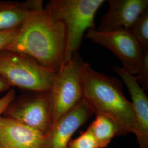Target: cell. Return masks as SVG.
I'll use <instances>...</instances> for the list:
<instances>
[{"label": "cell", "instance_id": "1", "mask_svg": "<svg viewBox=\"0 0 148 148\" xmlns=\"http://www.w3.org/2000/svg\"><path fill=\"white\" fill-rule=\"evenodd\" d=\"M66 33L63 24L51 16L36 0L17 35L4 50L31 57L54 73L64 63Z\"/></svg>", "mask_w": 148, "mask_h": 148}, {"label": "cell", "instance_id": "2", "mask_svg": "<svg viewBox=\"0 0 148 148\" xmlns=\"http://www.w3.org/2000/svg\"><path fill=\"white\" fill-rule=\"evenodd\" d=\"M80 74L82 99L93 114L111 119L118 127L119 136L129 133L136 135L132 106L123 94L120 81L96 71L85 62Z\"/></svg>", "mask_w": 148, "mask_h": 148}, {"label": "cell", "instance_id": "3", "mask_svg": "<svg viewBox=\"0 0 148 148\" xmlns=\"http://www.w3.org/2000/svg\"><path fill=\"white\" fill-rule=\"evenodd\" d=\"M104 0H51L45 9L54 19L61 21L66 33L64 63L77 52L85 32L95 29V13Z\"/></svg>", "mask_w": 148, "mask_h": 148}, {"label": "cell", "instance_id": "4", "mask_svg": "<svg viewBox=\"0 0 148 148\" xmlns=\"http://www.w3.org/2000/svg\"><path fill=\"white\" fill-rule=\"evenodd\" d=\"M0 75L11 85L24 91H49L54 73L21 53L0 52Z\"/></svg>", "mask_w": 148, "mask_h": 148}, {"label": "cell", "instance_id": "5", "mask_svg": "<svg viewBox=\"0 0 148 148\" xmlns=\"http://www.w3.org/2000/svg\"><path fill=\"white\" fill-rule=\"evenodd\" d=\"M84 61L78 52L54 73L49 90L52 123L82 99L80 70Z\"/></svg>", "mask_w": 148, "mask_h": 148}, {"label": "cell", "instance_id": "6", "mask_svg": "<svg viewBox=\"0 0 148 148\" xmlns=\"http://www.w3.org/2000/svg\"><path fill=\"white\" fill-rule=\"evenodd\" d=\"M2 116L19 122L45 135L52 124L49 91H25L14 98Z\"/></svg>", "mask_w": 148, "mask_h": 148}, {"label": "cell", "instance_id": "7", "mask_svg": "<svg viewBox=\"0 0 148 148\" xmlns=\"http://www.w3.org/2000/svg\"><path fill=\"white\" fill-rule=\"evenodd\" d=\"M86 37L110 50L121 62V68L132 75H137L143 65L145 53L130 29L107 31L87 30Z\"/></svg>", "mask_w": 148, "mask_h": 148}, {"label": "cell", "instance_id": "8", "mask_svg": "<svg viewBox=\"0 0 148 148\" xmlns=\"http://www.w3.org/2000/svg\"><path fill=\"white\" fill-rule=\"evenodd\" d=\"M94 114L83 99L53 122L44 135L42 148H67L70 139Z\"/></svg>", "mask_w": 148, "mask_h": 148}, {"label": "cell", "instance_id": "9", "mask_svg": "<svg viewBox=\"0 0 148 148\" xmlns=\"http://www.w3.org/2000/svg\"><path fill=\"white\" fill-rule=\"evenodd\" d=\"M112 69L123 80L131 97L133 114L136 126L138 143L140 148H148V99L144 90L138 83L137 78L121 67Z\"/></svg>", "mask_w": 148, "mask_h": 148}, {"label": "cell", "instance_id": "10", "mask_svg": "<svg viewBox=\"0 0 148 148\" xmlns=\"http://www.w3.org/2000/svg\"><path fill=\"white\" fill-rule=\"evenodd\" d=\"M109 8L97 30L130 29L139 16L148 9V0H109Z\"/></svg>", "mask_w": 148, "mask_h": 148}, {"label": "cell", "instance_id": "11", "mask_svg": "<svg viewBox=\"0 0 148 148\" xmlns=\"http://www.w3.org/2000/svg\"><path fill=\"white\" fill-rule=\"evenodd\" d=\"M44 135L36 130L5 117H0L2 148H42Z\"/></svg>", "mask_w": 148, "mask_h": 148}, {"label": "cell", "instance_id": "12", "mask_svg": "<svg viewBox=\"0 0 148 148\" xmlns=\"http://www.w3.org/2000/svg\"><path fill=\"white\" fill-rule=\"evenodd\" d=\"M35 1L36 0L25 2L0 0V32L21 27Z\"/></svg>", "mask_w": 148, "mask_h": 148}, {"label": "cell", "instance_id": "13", "mask_svg": "<svg viewBox=\"0 0 148 148\" xmlns=\"http://www.w3.org/2000/svg\"><path fill=\"white\" fill-rule=\"evenodd\" d=\"M88 129L95 138L99 148H106L112 139L119 135L116 125L111 119L103 115H96L95 120Z\"/></svg>", "mask_w": 148, "mask_h": 148}, {"label": "cell", "instance_id": "14", "mask_svg": "<svg viewBox=\"0 0 148 148\" xmlns=\"http://www.w3.org/2000/svg\"><path fill=\"white\" fill-rule=\"evenodd\" d=\"M130 29L144 53H148V9L139 16Z\"/></svg>", "mask_w": 148, "mask_h": 148}, {"label": "cell", "instance_id": "15", "mask_svg": "<svg viewBox=\"0 0 148 148\" xmlns=\"http://www.w3.org/2000/svg\"><path fill=\"white\" fill-rule=\"evenodd\" d=\"M67 148H99V147L93 134L87 128L79 137L70 141Z\"/></svg>", "mask_w": 148, "mask_h": 148}, {"label": "cell", "instance_id": "16", "mask_svg": "<svg viewBox=\"0 0 148 148\" xmlns=\"http://www.w3.org/2000/svg\"><path fill=\"white\" fill-rule=\"evenodd\" d=\"M136 76L138 83L144 91L148 90V53H145L143 65Z\"/></svg>", "mask_w": 148, "mask_h": 148}, {"label": "cell", "instance_id": "17", "mask_svg": "<svg viewBox=\"0 0 148 148\" xmlns=\"http://www.w3.org/2000/svg\"><path fill=\"white\" fill-rule=\"evenodd\" d=\"M19 27L11 30L0 32V52L4 50L12 42L18 34Z\"/></svg>", "mask_w": 148, "mask_h": 148}, {"label": "cell", "instance_id": "18", "mask_svg": "<svg viewBox=\"0 0 148 148\" xmlns=\"http://www.w3.org/2000/svg\"><path fill=\"white\" fill-rule=\"evenodd\" d=\"M15 97L16 92L13 90H10L5 95L0 98V117L2 116L7 106Z\"/></svg>", "mask_w": 148, "mask_h": 148}, {"label": "cell", "instance_id": "19", "mask_svg": "<svg viewBox=\"0 0 148 148\" xmlns=\"http://www.w3.org/2000/svg\"><path fill=\"white\" fill-rule=\"evenodd\" d=\"M11 85L6 79L0 75V92L10 90Z\"/></svg>", "mask_w": 148, "mask_h": 148}, {"label": "cell", "instance_id": "20", "mask_svg": "<svg viewBox=\"0 0 148 148\" xmlns=\"http://www.w3.org/2000/svg\"><path fill=\"white\" fill-rule=\"evenodd\" d=\"M0 148H2L1 147V146H0Z\"/></svg>", "mask_w": 148, "mask_h": 148}]
</instances>
